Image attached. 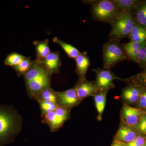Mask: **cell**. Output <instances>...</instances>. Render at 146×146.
Wrapping results in <instances>:
<instances>
[{
  "label": "cell",
  "instance_id": "6da1fadb",
  "mask_svg": "<svg viewBox=\"0 0 146 146\" xmlns=\"http://www.w3.org/2000/svg\"><path fill=\"white\" fill-rule=\"evenodd\" d=\"M22 120L13 108L0 105V146L13 142L21 131Z\"/></svg>",
  "mask_w": 146,
  "mask_h": 146
},
{
  "label": "cell",
  "instance_id": "7a4b0ae2",
  "mask_svg": "<svg viewBox=\"0 0 146 146\" xmlns=\"http://www.w3.org/2000/svg\"><path fill=\"white\" fill-rule=\"evenodd\" d=\"M91 5V17L94 21L110 24L123 12L113 0L84 1Z\"/></svg>",
  "mask_w": 146,
  "mask_h": 146
},
{
  "label": "cell",
  "instance_id": "3957f363",
  "mask_svg": "<svg viewBox=\"0 0 146 146\" xmlns=\"http://www.w3.org/2000/svg\"><path fill=\"white\" fill-rule=\"evenodd\" d=\"M135 22L132 13L122 12L110 24L111 29L108 36L110 40L120 42L123 38L128 37Z\"/></svg>",
  "mask_w": 146,
  "mask_h": 146
},
{
  "label": "cell",
  "instance_id": "277c9868",
  "mask_svg": "<svg viewBox=\"0 0 146 146\" xmlns=\"http://www.w3.org/2000/svg\"><path fill=\"white\" fill-rule=\"evenodd\" d=\"M104 69L113 68L115 65L127 58L120 42L110 40L103 46Z\"/></svg>",
  "mask_w": 146,
  "mask_h": 146
},
{
  "label": "cell",
  "instance_id": "5b68a950",
  "mask_svg": "<svg viewBox=\"0 0 146 146\" xmlns=\"http://www.w3.org/2000/svg\"><path fill=\"white\" fill-rule=\"evenodd\" d=\"M96 74V80L95 82L97 91H107L108 89L114 87L113 80H123L126 81V79H123L115 75L108 69H101L100 68L93 69Z\"/></svg>",
  "mask_w": 146,
  "mask_h": 146
},
{
  "label": "cell",
  "instance_id": "8992f818",
  "mask_svg": "<svg viewBox=\"0 0 146 146\" xmlns=\"http://www.w3.org/2000/svg\"><path fill=\"white\" fill-rule=\"evenodd\" d=\"M52 75L51 73L46 70L38 77L26 83L30 96L33 98L44 89L50 87Z\"/></svg>",
  "mask_w": 146,
  "mask_h": 146
},
{
  "label": "cell",
  "instance_id": "52a82bcc",
  "mask_svg": "<svg viewBox=\"0 0 146 146\" xmlns=\"http://www.w3.org/2000/svg\"><path fill=\"white\" fill-rule=\"evenodd\" d=\"M145 112L143 110L138 108L125 106L122 112V119L127 126H136L140 122Z\"/></svg>",
  "mask_w": 146,
  "mask_h": 146
},
{
  "label": "cell",
  "instance_id": "ba28073f",
  "mask_svg": "<svg viewBox=\"0 0 146 146\" xmlns=\"http://www.w3.org/2000/svg\"><path fill=\"white\" fill-rule=\"evenodd\" d=\"M57 104L59 106L67 108L75 106L79 103V99L74 88L62 92H57Z\"/></svg>",
  "mask_w": 146,
  "mask_h": 146
},
{
  "label": "cell",
  "instance_id": "9c48e42d",
  "mask_svg": "<svg viewBox=\"0 0 146 146\" xmlns=\"http://www.w3.org/2000/svg\"><path fill=\"white\" fill-rule=\"evenodd\" d=\"M42 62L44 68L52 74L59 72L61 63L60 53L57 51L51 52Z\"/></svg>",
  "mask_w": 146,
  "mask_h": 146
},
{
  "label": "cell",
  "instance_id": "30bf717a",
  "mask_svg": "<svg viewBox=\"0 0 146 146\" xmlns=\"http://www.w3.org/2000/svg\"><path fill=\"white\" fill-rule=\"evenodd\" d=\"M74 89L80 100L90 96L98 91L95 82L87 81L86 80L79 81Z\"/></svg>",
  "mask_w": 146,
  "mask_h": 146
},
{
  "label": "cell",
  "instance_id": "8fae6325",
  "mask_svg": "<svg viewBox=\"0 0 146 146\" xmlns=\"http://www.w3.org/2000/svg\"><path fill=\"white\" fill-rule=\"evenodd\" d=\"M75 61L76 72L79 78V81L85 80V75L90 65L89 56L85 52H80Z\"/></svg>",
  "mask_w": 146,
  "mask_h": 146
},
{
  "label": "cell",
  "instance_id": "7c38bea8",
  "mask_svg": "<svg viewBox=\"0 0 146 146\" xmlns=\"http://www.w3.org/2000/svg\"><path fill=\"white\" fill-rule=\"evenodd\" d=\"M42 116L43 122L48 126L51 131L52 132L60 128L66 120L56 115L54 111L42 115Z\"/></svg>",
  "mask_w": 146,
  "mask_h": 146
},
{
  "label": "cell",
  "instance_id": "4fadbf2b",
  "mask_svg": "<svg viewBox=\"0 0 146 146\" xmlns=\"http://www.w3.org/2000/svg\"><path fill=\"white\" fill-rule=\"evenodd\" d=\"M46 70L42 61L36 59L33 60L30 68L23 76L25 83L38 77Z\"/></svg>",
  "mask_w": 146,
  "mask_h": 146
},
{
  "label": "cell",
  "instance_id": "5bb4252c",
  "mask_svg": "<svg viewBox=\"0 0 146 146\" xmlns=\"http://www.w3.org/2000/svg\"><path fill=\"white\" fill-rule=\"evenodd\" d=\"M145 90L141 87L130 85L123 90V97L128 102L134 103L138 101L141 95Z\"/></svg>",
  "mask_w": 146,
  "mask_h": 146
},
{
  "label": "cell",
  "instance_id": "9a60e30c",
  "mask_svg": "<svg viewBox=\"0 0 146 146\" xmlns=\"http://www.w3.org/2000/svg\"><path fill=\"white\" fill-rule=\"evenodd\" d=\"M138 136L137 132L130 127L122 126L118 130L116 139L120 143H128L133 141Z\"/></svg>",
  "mask_w": 146,
  "mask_h": 146
},
{
  "label": "cell",
  "instance_id": "2e32d148",
  "mask_svg": "<svg viewBox=\"0 0 146 146\" xmlns=\"http://www.w3.org/2000/svg\"><path fill=\"white\" fill-rule=\"evenodd\" d=\"M131 13L135 22L146 29V0L141 1Z\"/></svg>",
  "mask_w": 146,
  "mask_h": 146
},
{
  "label": "cell",
  "instance_id": "e0dca14e",
  "mask_svg": "<svg viewBox=\"0 0 146 146\" xmlns=\"http://www.w3.org/2000/svg\"><path fill=\"white\" fill-rule=\"evenodd\" d=\"M127 38H129L131 41L139 44H144L146 42V29L135 22Z\"/></svg>",
  "mask_w": 146,
  "mask_h": 146
},
{
  "label": "cell",
  "instance_id": "ac0fdd59",
  "mask_svg": "<svg viewBox=\"0 0 146 146\" xmlns=\"http://www.w3.org/2000/svg\"><path fill=\"white\" fill-rule=\"evenodd\" d=\"M33 44L35 46L36 49V60L43 61L51 52L49 45V40L46 39L43 41H35L33 42Z\"/></svg>",
  "mask_w": 146,
  "mask_h": 146
},
{
  "label": "cell",
  "instance_id": "d6986e66",
  "mask_svg": "<svg viewBox=\"0 0 146 146\" xmlns=\"http://www.w3.org/2000/svg\"><path fill=\"white\" fill-rule=\"evenodd\" d=\"M142 44L130 41L127 43L123 44L122 46L127 57L137 63L139 50Z\"/></svg>",
  "mask_w": 146,
  "mask_h": 146
},
{
  "label": "cell",
  "instance_id": "ffe728a7",
  "mask_svg": "<svg viewBox=\"0 0 146 146\" xmlns=\"http://www.w3.org/2000/svg\"><path fill=\"white\" fill-rule=\"evenodd\" d=\"M33 98L37 101L42 100L57 104L58 102L57 92L54 91L51 87L44 89Z\"/></svg>",
  "mask_w": 146,
  "mask_h": 146
},
{
  "label": "cell",
  "instance_id": "44dd1931",
  "mask_svg": "<svg viewBox=\"0 0 146 146\" xmlns=\"http://www.w3.org/2000/svg\"><path fill=\"white\" fill-rule=\"evenodd\" d=\"M53 42L59 45L68 55V57L71 58L75 59L80 53V52L76 47L63 42L57 37H54L53 39Z\"/></svg>",
  "mask_w": 146,
  "mask_h": 146
},
{
  "label": "cell",
  "instance_id": "7402d4cb",
  "mask_svg": "<svg viewBox=\"0 0 146 146\" xmlns=\"http://www.w3.org/2000/svg\"><path fill=\"white\" fill-rule=\"evenodd\" d=\"M126 81L130 84V85L141 87L146 90V68L141 72L127 79Z\"/></svg>",
  "mask_w": 146,
  "mask_h": 146
},
{
  "label": "cell",
  "instance_id": "603a6c76",
  "mask_svg": "<svg viewBox=\"0 0 146 146\" xmlns=\"http://www.w3.org/2000/svg\"><path fill=\"white\" fill-rule=\"evenodd\" d=\"M106 93L107 91H101L99 94L94 95L95 104L98 113V119H101L102 115L105 106Z\"/></svg>",
  "mask_w": 146,
  "mask_h": 146
},
{
  "label": "cell",
  "instance_id": "cb8c5ba5",
  "mask_svg": "<svg viewBox=\"0 0 146 146\" xmlns=\"http://www.w3.org/2000/svg\"><path fill=\"white\" fill-rule=\"evenodd\" d=\"M123 12L131 13L132 11L138 5L141 1L139 0H113Z\"/></svg>",
  "mask_w": 146,
  "mask_h": 146
},
{
  "label": "cell",
  "instance_id": "d4e9b609",
  "mask_svg": "<svg viewBox=\"0 0 146 146\" xmlns=\"http://www.w3.org/2000/svg\"><path fill=\"white\" fill-rule=\"evenodd\" d=\"M33 61L29 57L26 58L15 67H13L19 76L24 75L29 70L32 64Z\"/></svg>",
  "mask_w": 146,
  "mask_h": 146
},
{
  "label": "cell",
  "instance_id": "484cf974",
  "mask_svg": "<svg viewBox=\"0 0 146 146\" xmlns=\"http://www.w3.org/2000/svg\"><path fill=\"white\" fill-rule=\"evenodd\" d=\"M26 56L17 53H12L9 55L5 60L6 65L14 67L18 65L22 60L26 58Z\"/></svg>",
  "mask_w": 146,
  "mask_h": 146
},
{
  "label": "cell",
  "instance_id": "4316f807",
  "mask_svg": "<svg viewBox=\"0 0 146 146\" xmlns=\"http://www.w3.org/2000/svg\"><path fill=\"white\" fill-rule=\"evenodd\" d=\"M37 102L39 103L42 115L54 111L58 106V104L52 102L42 100L37 101Z\"/></svg>",
  "mask_w": 146,
  "mask_h": 146
},
{
  "label": "cell",
  "instance_id": "83f0119b",
  "mask_svg": "<svg viewBox=\"0 0 146 146\" xmlns=\"http://www.w3.org/2000/svg\"><path fill=\"white\" fill-rule=\"evenodd\" d=\"M137 64L143 69L146 68V42L142 44L139 49Z\"/></svg>",
  "mask_w": 146,
  "mask_h": 146
},
{
  "label": "cell",
  "instance_id": "f1b7e54d",
  "mask_svg": "<svg viewBox=\"0 0 146 146\" xmlns=\"http://www.w3.org/2000/svg\"><path fill=\"white\" fill-rule=\"evenodd\" d=\"M146 144V137L138 135L133 141L128 143L124 144L125 146H142Z\"/></svg>",
  "mask_w": 146,
  "mask_h": 146
},
{
  "label": "cell",
  "instance_id": "f546056e",
  "mask_svg": "<svg viewBox=\"0 0 146 146\" xmlns=\"http://www.w3.org/2000/svg\"><path fill=\"white\" fill-rule=\"evenodd\" d=\"M136 129L143 134L146 135V115L142 116L139 123L136 126Z\"/></svg>",
  "mask_w": 146,
  "mask_h": 146
},
{
  "label": "cell",
  "instance_id": "4dcf8cb0",
  "mask_svg": "<svg viewBox=\"0 0 146 146\" xmlns=\"http://www.w3.org/2000/svg\"><path fill=\"white\" fill-rule=\"evenodd\" d=\"M138 101L139 107L146 108V90L141 95Z\"/></svg>",
  "mask_w": 146,
  "mask_h": 146
},
{
  "label": "cell",
  "instance_id": "1f68e13d",
  "mask_svg": "<svg viewBox=\"0 0 146 146\" xmlns=\"http://www.w3.org/2000/svg\"><path fill=\"white\" fill-rule=\"evenodd\" d=\"M118 143V146H125L122 143H120V142H117Z\"/></svg>",
  "mask_w": 146,
  "mask_h": 146
},
{
  "label": "cell",
  "instance_id": "d6a6232c",
  "mask_svg": "<svg viewBox=\"0 0 146 146\" xmlns=\"http://www.w3.org/2000/svg\"><path fill=\"white\" fill-rule=\"evenodd\" d=\"M111 146H118L117 142H115V143H114Z\"/></svg>",
  "mask_w": 146,
  "mask_h": 146
},
{
  "label": "cell",
  "instance_id": "836d02e7",
  "mask_svg": "<svg viewBox=\"0 0 146 146\" xmlns=\"http://www.w3.org/2000/svg\"><path fill=\"white\" fill-rule=\"evenodd\" d=\"M142 146H146V144H145V145H143Z\"/></svg>",
  "mask_w": 146,
  "mask_h": 146
}]
</instances>
